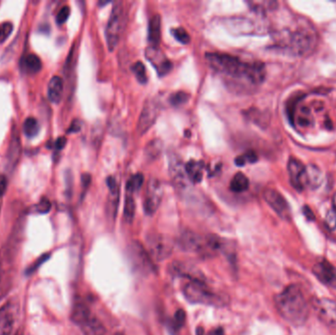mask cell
<instances>
[{
  "instance_id": "cell-4",
  "label": "cell",
  "mask_w": 336,
  "mask_h": 335,
  "mask_svg": "<svg viewBox=\"0 0 336 335\" xmlns=\"http://www.w3.org/2000/svg\"><path fill=\"white\" fill-rule=\"evenodd\" d=\"M72 321L80 327L84 335H105L106 328L100 319L93 315L85 303L75 304L71 314Z\"/></svg>"
},
{
  "instance_id": "cell-9",
  "label": "cell",
  "mask_w": 336,
  "mask_h": 335,
  "mask_svg": "<svg viewBox=\"0 0 336 335\" xmlns=\"http://www.w3.org/2000/svg\"><path fill=\"white\" fill-rule=\"evenodd\" d=\"M163 196L162 185L158 179H150L146 185L144 200V210L147 215H153L159 209Z\"/></svg>"
},
{
  "instance_id": "cell-38",
  "label": "cell",
  "mask_w": 336,
  "mask_h": 335,
  "mask_svg": "<svg viewBox=\"0 0 336 335\" xmlns=\"http://www.w3.org/2000/svg\"><path fill=\"white\" fill-rule=\"evenodd\" d=\"M50 209H51V203L48 198L41 199L39 204L35 205V211L39 213H43V214L48 213Z\"/></svg>"
},
{
  "instance_id": "cell-10",
  "label": "cell",
  "mask_w": 336,
  "mask_h": 335,
  "mask_svg": "<svg viewBox=\"0 0 336 335\" xmlns=\"http://www.w3.org/2000/svg\"><path fill=\"white\" fill-rule=\"evenodd\" d=\"M264 199L269 206L277 213L282 219L288 220L291 217V210L286 199L275 189L268 188L264 191Z\"/></svg>"
},
{
  "instance_id": "cell-20",
  "label": "cell",
  "mask_w": 336,
  "mask_h": 335,
  "mask_svg": "<svg viewBox=\"0 0 336 335\" xmlns=\"http://www.w3.org/2000/svg\"><path fill=\"white\" fill-rule=\"evenodd\" d=\"M205 167V163L203 161L190 160L185 165V171L188 178L194 183H200L203 179V170Z\"/></svg>"
},
{
  "instance_id": "cell-50",
  "label": "cell",
  "mask_w": 336,
  "mask_h": 335,
  "mask_svg": "<svg viewBox=\"0 0 336 335\" xmlns=\"http://www.w3.org/2000/svg\"><path fill=\"white\" fill-rule=\"evenodd\" d=\"M114 335H125L124 333H121V332H117V333H115Z\"/></svg>"
},
{
  "instance_id": "cell-30",
  "label": "cell",
  "mask_w": 336,
  "mask_h": 335,
  "mask_svg": "<svg viewBox=\"0 0 336 335\" xmlns=\"http://www.w3.org/2000/svg\"><path fill=\"white\" fill-rule=\"evenodd\" d=\"M249 5L251 6V8L258 12V13H263L269 10H272L274 9V7L277 5L276 2L273 1H264V2H248Z\"/></svg>"
},
{
  "instance_id": "cell-49",
  "label": "cell",
  "mask_w": 336,
  "mask_h": 335,
  "mask_svg": "<svg viewBox=\"0 0 336 335\" xmlns=\"http://www.w3.org/2000/svg\"><path fill=\"white\" fill-rule=\"evenodd\" d=\"M332 205H333V210L336 212V193L333 195V198H332Z\"/></svg>"
},
{
  "instance_id": "cell-37",
  "label": "cell",
  "mask_w": 336,
  "mask_h": 335,
  "mask_svg": "<svg viewBox=\"0 0 336 335\" xmlns=\"http://www.w3.org/2000/svg\"><path fill=\"white\" fill-rule=\"evenodd\" d=\"M146 155L150 158H156L160 155L161 152V143L160 141H152V143L146 146Z\"/></svg>"
},
{
  "instance_id": "cell-32",
  "label": "cell",
  "mask_w": 336,
  "mask_h": 335,
  "mask_svg": "<svg viewBox=\"0 0 336 335\" xmlns=\"http://www.w3.org/2000/svg\"><path fill=\"white\" fill-rule=\"evenodd\" d=\"M256 160H257V157H256V154L254 152L250 151L240 157H238L235 160V163L237 166H244L246 163H254V162H256Z\"/></svg>"
},
{
  "instance_id": "cell-26",
  "label": "cell",
  "mask_w": 336,
  "mask_h": 335,
  "mask_svg": "<svg viewBox=\"0 0 336 335\" xmlns=\"http://www.w3.org/2000/svg\"><path fill=\"white\" fill-rule=\"evenodd\" d=\"M106 184L108 186L109 193H110L112 207L114 209V213H116L118 203H119V187H118V184H117L115 178L112 177V176L106 179Z\"/></svg>"
},
{
  "instance_id": "cell-24",
  "label": "cell",
  "mask_w": 336,
  "mask_h": 335,
  "mask_svg": "<svg viewBox=\"0 0 336 335\" xmlns=\"http://www.w3.org/2000/svg\"><path fill=\"white\" fill-rule=\"evenodd\" d=\"M307 172V186L311 187L312 189H317L322 183V174L320 168L316 165H309L306 167Z\"/></svg>"
},
{
  "instance_id": "cell-23",
  "label": "cell",
  "mask_w": 336,
  "mask_h": 335,
  "mask_svg": "<svg viewBox=\"0 0 336 335\" xmlns=\"http://www.w3.org/2000/svg\"><path fill=\"white\" fill-rule=\"evenodd\" d=\"M21 65L23 66V70L30 74H35L42 70L43 64L41 58L35 54H28L23 57Z\"/></svg>"
},
{
  "instance_id": "cell-13",
  "label": "cell",
  "mask_w": 336,
  "mask_h": 335,
  "mask_svg": "<svg viewBox=\"0 0 336 335\" xmlns=\"http://www.w3.org/2000/svg\"><path fill=\"white\" fill-rule=\"evenodd\" d=\"M290 183L297 191H303L307 187V172L306 166L294 158H290L287 164Z\"/></svg>"
},
{
  "instance_id": "cell-5",
  "label": "cell",
  "mask_w": 336,
  "mask_h": 335,
  "mask_svg": "<svg viewBox=\"0 0 336 335\" xmlns=\"http://www.w3.org/2000/svg\"><path fill=\"white\" fill-rule=\"evenodd\" d=\"M286 47L297 55H305L312 51L317 44V35L310 25L301 24L293 32H287Z\"/></svg>"
},
{
  "instance_id": "cell-8",
  "label": "cell",
  "mask_w": 336,
  "mask_h": 335,
  "mask_svg": "<svg viewBox=\"0 0 336 335\" xmlns=\"http://www.w3.org/2000/svg\"><path fill=\"white\" fill-rule=\"evenodd\" d=\"M129 256L134 268L143 274H148L156 271L154 260L148 255L145 247L140 242H133L129 247Z\"/></svg>"
},
{
  "instance_id": "cell-48",
  "label": "cell",
  "mask_w": 336,
  "mask_h": 335,
  "mask_svg": "<svg viewBox=\"0 0 336 335\" xmlns=\"http://www.w3.org/2000/svg\"><path fill=\"white\" fill-rule=\"evenodd\" d=\"M204 333H205V330L203 327L200 326L197 328V335H204Z\"/></svg>"
},
{
  "instance_id": "cell-41",
  "label": "cell",
  "mask_w": 336,
  "mask_h": 335,
  "mask_svg": "<svg viewBox=\"0 0 336 335\" xmlns=\"http://www.w3.org/2000/svg\"><path fill=\"white\" fill-rule=\"evenodd\" d=\"M48 258H49V254H45V255H42L36 262H34L32 266L27 270V273L30 274V273L35 272L46 260H48Z\"/></svg>"
},
{
  "instance_id": "cell-35",
  "label": "cell",
  "mask_w": 336,
  "mask_h": 335,
  "mask_svg": "<svg viewBox=\"0 0 336 335\" xmlns=\"http://www.w3.org/2000/svg\"><path fill=\"white\" fill-rule=\"evenodd\" d=\"M172 34L174 35V38L176 39L177 41L183 45H187L190 43L191 38L189 35V33L187 32L186 30L182 29V28H176L172 30Z\"/></svg>"
},
{
  "instance_id": "cell-46",
  "label": "cell",
  "mask_w": 336,
  "mask_h": 335,
  "mask_svg": "<svg viewBox=\"0 0 336 335\" xmlns=\"http://www.w3.org/2000/svg\"><path fill=\"white\" fill-rule=\"evenodd\" d=\"M303 211H304V214L306 215V217H307L309 220H314V219H315V215H314V213L312 212V210L310 209L309 207H304V208H303Z\"/></svg>"
},
{
  "instance_id": "cell-43",
  "label": "cell",
  "mask_w": 336,
  "mask_h": 335,
  "mask_svg": "<svg viewBox=\"0 0 336 335\" xmlns=\"http://www.w3.org/2000/svg\"><path fill=\"white\" fill-rule=\"evenodd\" d=\"M82 128V123L80 120H74L71 124L70 128L68 129V133H76L79 132Z\"/></svg>"
},
{
  "instance_id": "cell-21",
  "label": "cell",
  "mask_w": 336,
  "mask_h": 335,
  "mask_svg": "<svg viewBox=\"0 0 336 335\" xmlns=\"http://www.w3.org/2000/svg\"><path fill=\"white\" fill-rule=\"evenodd\" d=\"M161 38V18L155 15L151 19L148 25V41L153 47H158Z\"/></svg>"
},
{
  "instance_id": "cell-34",
  "label": "cell",
  "mask_w": 336,
  "mask_h": 335,
  "mask_svg": "<svg viewBox=\"0 0 336 335\" xmlns=\"http://www.w3.org/2000/svg\"><path fill=\"white\" fill-rule=\"evenodd\" d=\"M189 99V95L184 93V92H177V93H174L172 94L170 98H169V101L172 105H175V106H178V105H181V104H184L188 101Z\"/></svg>"
},
{
  "instance_id": "cell-29",
  "label": "cell",
  "mask_w": 336,
  "mask_h": 335,
  "mask_svg": "<svg viewBox=\"0 0 336 335\" xmlns=\"http://www.w3.org/2000/svg\"><path fill=\"white\" fill-rule=\"evenodd\" d=\"M143 184H144V176L141 173H137L129 179L126 184V192L133 194L134 192L140 190Z\"/></svg>"
},
{
  "instance_id": "cell-47",
  "label": "cell",
  "mask_w": 336,
  "mask_h": 335,
  "mask_svg": "<svg viewBox=\"0 0 336 335\" xmlns=\"http://www.w3.org/2000/svg\"><path fill=\"white\" fill-rule=\"evenodd\" d=\"M208 335H224V330L222 327H217L208 332Z\"/></svg>"
},
{
  "instance_id": "cell-39",
  "label": "cell",
  "mask_w": 336,
  "mask_h": 335,
  "mask_svg": "<svg viewBox=\"0 0 336 335\" xmlns=\"http://www.w3.org/2000/svg\"><path fill=\"white\" fill-rule=\"evenodd\" d=\"M70 7L69 6H63L57 13L56 16V22L59 25L64 24L65 22L68 20V18L70 16Z\"/></svg>"
},
{
  "instance_id": "cell-28",
  "label": "cell",
  "mask_w": 336,
  "mask_h": 335,
  "mask_svg": "<svg viewBox=\"0 0 336 335\" xmlns=\"http://www.w3.org/2000/svg\"><path fill=\"white\" fill-rule=\"evenodd\" d=\"M40 131V126L35 118L28 117L23 123V132L26 137L33 138L38 135Z\"/></svg>"
},
{
  "instance_id": "cell-14",
  "label": "cell",
  "mask_w": 336,
  "mask_h": 335,
  "mask_svg": "<svg viewBox=\"0 0 336 335\" xmlns=\"http://www.w3.org/2000/svg\"><path fill=\"white\" fill-rule=\"evenodd\" d=\"M144 53L146 59L156 68L159 76H165L170 72L172 63L158 47H150L145 49Z\"/></svg>"
},
{
  "instance_id": "cell-1",
  "label": "cell",
  "mask_w": 336,
  "mask_h": 335,
  "mask_svg": "<svg viewBox=\"0 0 336 335\" xmlns=\"http://www.w3.org/2000/svg\"><path fill=\"white\" fill-rule=\"evenodd\" d=\"M206 59L210 68L226 78L246 81L251 86L260 85L266 78V66L259 61L246 62L237 56L220 52H208Z\"/></svg>"
},
{
  "instance_id": "cell-18",
  "label": "cell",
  "mask_w": 336,
  "mask_h": 335,
  "mask_svg": "<svg viewBox=\"0 0 336 335\" xmlns=\"http://www.w3.org/2000/svg\"><path fill=\"white\" fill-rule=\"evenodd\" d=\"M14 313L9 305L0 309V335H11L14 327Z\"/></svg>"
},
{
  "instance_id": "cell-2",
  "label": "cell",
  "mask_w": 336,
  "mask_h": 335,
  "mask_svg": "<svg viewBox=\"0 0 336 335\" xmlns=\"http://www.w3.org/2000/svg\"><path fill=\"white\" fill-rule=\"evenodd\" d=\"M280 316L294 326H301L308 320L310 307L298 285H289L274 298Z\"/></svg>"
},
{
  "instance_id": "cell-22",
  "label": "cell",
  "mask_w": 336,
  "mask_h": 335,
  "mask_svg": "<svg viewBox=\"0 0 336 335\" xmlns=\"http://www.w3.org/2000/svg\"><path fill=\"white\" fill-rule=\"evenodd\" d=\"M181 162L178 159H173L170 161V172L173 179V182L178 187H185L186 185V176H185V168L181 166Z\"/></svg>"
},
{
  "instance_id": "cell-16",
  "label": "cell",
  "mask_w": 336,
  "mask_h": 335,
  "mask_svg": "<svg viewBox=\"0 0 336 335\" xmlns=\"http://www.w3.org/2000/svg\"><path fill=\"white\" fill-rule=\"evenodd\" d=\"M169 272L173 275L188 278L189 280H201L205 281L203 272L194 266H190L183 262H173L169 267Z\"/></svg>"
},
{
  "instance_id": "cell-19",
  "label": "cell",
  "mask_w": 336,
  "mask_h": 335,
  "mask_svg": "<svg viewBox=\"0 0 336 335\" xmlns=\"http://www.w3.org/2000/svg\"><path fill=\"white\" fill-rule=\"evenodd\" d=\"M63 91H64L63 80L59 76L52 77L48 83V96L50 102L56 104L59 103L63 96Z\"/></svg>"
},
{
  "instance_id": "cell-42",
  "label": "cell",
  "mask_w": 336,
  "mask_h": 335,
  "mask_svg": "<svg viewBox=\"0 0 336 335\" xmlns=\"http://www.w3.org/2000/svg\"><path fill=\"white\" fill-rule=\"evenodd\" d=\"M8 186V182H7V178L5 175H0V198L4 195V193L6 192Z\"/></svg>"
},
{
  "instance_id": "cell-25",
  "label": "cell",
  "mask_w": 336,
  "mask_h": 335,
  "mask_svg": "<svg viewBox=\"0 0 336 335\" xmlns=\"http://www.w3.org/2000/svg\"><path fill=\"white\" fill-rule=\"evenodd\" d=\"M249 186H250V182H249L248 177L241 172L236 173L232 178L231 183H230L231 191L235 192V193L247 191L249 189Z\"/></svg>"
},
{
  "instance_id": "cell-33",
  "label": "cell",
  "mask_w": 336,
  "mask_h": 335,
  "mask_svg": "<svg viewBox=\"0 0 336 335\" xmlns=\"http://www.w3.org/2000/svg\"><path fill=\"white\" fill-rule=\"evenodd\" d=\"M13 25L10 22L0 24V44H3L13 32Z\"/></svg>"
},
{
  "instance_id": "cell-17",
  "label": "cell",
  "mask_w": 336,
  "mask_h": 335,
  "mask_svg": "<svg viewBox=\"0 0 336 335\" xmlns=\"http://www.w3.org/2000/svg\"><path fill=\"white\" fill-rule=\"evenodd\" d=\"M21 142L20 137L16 127H13L12 134H11V140L9 143V146L6 154V161H7V167L14 168L16 166L18 161L20 160L21 156Z\"/></svg>"
},
{
  "instance_id": "cell-3",
  "label": "cell",
  "mask_w": 336,
  "mask_h": 335,
  "mask_svg": "<svg viewBox=\"0 0 336 335\" xmlns=\"http://www.w3.org/2000/svg\"><path fill=\"white\" fill-rule=\"evenodd\" d=\"M183 295L185 299L191 304H200L211 307H224L229 299L225 295L218 294L208 287L206 281L189 280L183 286Z\"/></svg>"
},
{
  "instance_id": "cell-6",
  "label": "cell",
  "mask_w": 336,
  "mask_h": 335,
  "mask_svg": "<svg viewBox=\"0 0 336 335\" xmlns=\"http://www.w3.org/2000/svg\"><path fill=\"white\" fill-rule=\"evenodd\" d=\"M144 247L153 260L162 262L171 255L174 244L161 234H151L146 237Z\"/></svg>"
},
{
  "instance_id": "cell-11",
  "label": "cell",
  "mask_w": 336,
  "mask_h": 335,
  "mask_svg": "<svg viewBox=\"0 0 336 335\" xmlns=\"http://www.w3.org/2000/svg\"><path fill=\"white\" fill-rule=\"evenodd\" d=\"M160 107L158 101L151 99L144 103V108L140 115V119L138 122L137 131L140 135L145 134L152 126L156 123L159 115Z\"/></svg>"
},
{
  "instance_id": "cell-15",
  "label": "cell",
  "mask_w": 336,
  "mask_h": 335,
  "mask_svg": "<svg viewBox=\"0 0 336 335\" xmlns=\"http://www.w3.org/2000/svg\"><path fill=\"white\" fill-rule=\"evenodd\" d=\"M313 272L320 282L336 289V268L331 263L321 259L314 266Z\"/></svg>"
},
{
  "instance_id": "cell-36",
  "label": "cell",
  "mask_w": 336,
  "mask_h": 335,
  "mask_svg": "<svg viewBox=\"0 0 336 335\" xmlns=\"http://www.w3.org/2000/svg\"><path fill=\"white\" fill-rule=\"evenodd\" d=\"M185 321H186V313L182 309H180V310L177 311L175 315H174V319L172 321V326L174 327L175 330H178V329L183 327V325L185 324Z\"/></svg>"
},
{
  "instance_id": "cell-45",
  "label": "cell",
  "mask_w": 336,
  "mask_h": 335,
  "mask_svg": "<svg viewBox=\"0 0 336 335\" xmlns=\"http://www.w3.org/2000/svg\"><path fill=\"white\" fill-rule=\"evenodd\" d=\"M65 144H66V139H65L64 137H61V138H59V139L56 140V142H55V148L60 151V150H62L64 147Z\"/></svg>"
},
{
  "instance_id": "cell-40",
  "label": "cell",
  "mask_w": 336,
  "mask_h": 335,
  "mask_svg": "<svg viewBox=\"0 0 336 335\" xmlns=\"http://www.w3.org/2000/svg\"><path fill=\"white\" fill-rule=\"evenodd\" d=\"M325 224L328 229L333 230L336 228V212L334 210H330L327 212L325 217Z\"/></svg>"
},
{
  "instance_id": "cell-44",
  "label": "cell",
  "mask_w": 336,
  "mask_h": 335,
  "mask_svg": "<svg viewBox=\"0 0 336 335\" xmlns=\"http://www.w3.org/2000/svg\"><path fill=\"white\" fill-rule=\"evenodd\" d=\"M91 180H92V177L90 174H83L82 175V185H83V188L84 190H87V188L91 185Z\"/></svg>"
},
{
  "instance_id": "cell-27",
  "label": "cell",
  "mask_w": 336,
  "mask_h": 335,
  "mask_svg": "<svg viewBox=\"0 0 336 335\" xmlns=\"http://www.w3.org/2000/svg\"><path fill=\"white\" fill-rule=\"evenodd\" d=\"M135 211H136V205L133 198V194L127 193L124 204V218L128 224H131L133 221L135 216Z\"/></svg>"
},
{
  "instance_id": "cell-7",
  "label": "cell",
  "mask_w": 336,
  "mask_h": 335,
  "mask_svg": "<svg viewBox=\"0 0 336 335\" xmlns=\"http://www.w3.org/2000/svg\"><path fill=\"white\" fill-rule=\"evenodd\" d=\"M122 20H123V3L121 1L114 2L110 17L106 26L105 36L109 50H113L116 48L122 29Z\"/></svg>"
},
{
  "instance_id": "cell-12",
  "label": "cell",
  "mask_w": 336,
  "mask_h": 335,
  "mask_svg": "<svg viewBox=\"0 0 336 335\" xmlns=\"http://www.w3.org/2000/svg\"><path fill=\"white\" fill-rule=\"evenodd\" d=\"M314 310L324 324L336 327V302L328 298H319L314 302Z\"/></svg>"
},
{
  "instance_id": "cell-31",
  "label": "cell",
  "mask_w": 336,
  "mask_h": 335,
  "mask_svg": "<svg viewBox=\"0 0 336 335\" xmlns=\"http://www.w3.org/2000/svg\"><path fill=\"white\" fill-rule=\"evenodd\" d=\"M132 70L137 78V80L139 81L141 84H145L147 81V76H146V71H145V67L144 64L142 63L141 61L136 62L133 65Z\"/></svg>"
}]
</instances>
